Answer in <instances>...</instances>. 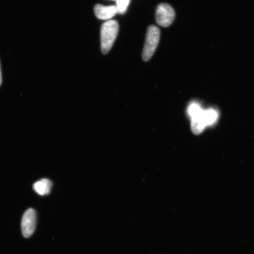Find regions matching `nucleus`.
<instances>
[{
	"label": "nucleus",
	"instance_id": "obj_1",
	"mask_svg": "<svg viewBox=\"0 0 254 254\" xmlns=\"http://www.w3.org/2000/svg\"><path fill=\"white\" fill-rule=\"evenodd\" d=\"M119 30V23L116 20H109L103 24L101 28V47L104 55L109 53L112 48Z\"/></svg>",
	"mask_w": 254,
	"mask_h": 254
},
{
	"label": "nucleus",
	"instance_id": "obj_2",
	"mask_svg": "<svg viewBox=\"0 0 254 254\" xmlns=\"http://www.w3.org/2000/svg\"><path fill=\"white\" fill-rule=\"evenodd\" d=\"M189 116L191 120L192 131L195 134H201L206 127L205 110L197 103L193 102L188 108Z\"/></svg>",
	"mask_w": 254,
	"mask_h": 254
},
{
	"label": "nucleus",
	"instance_id": "obj_3",
	"mask_svg": "<svg viewBox=\"0 0 254 254\" xmlns=\"http://www.w3.org/2000/svg\"><path fill=\"white\" fill-rule=\"evenodd\" d=\"M160 39V31L155 25L149 27L146 35L145 43L142 52V59L148 62L156 50Z\"/></svg>",
	"mask_w": 254,
	"mask_h": 254
},
{
	"label": "nucleus",
	"instance_id": "obj_4",
	"mask_svg": "<svg viewBox=\"0 0 254 254\" xmlns=\"http://www.w3.org/2000/svg\"><path fill=\"white\" fill-rule=\"evenodd\" d=\"M176 13L174 9L169 4L163 3L157 7L156 21L162 27H167L173 23Z\"/></svg>",
	"mask_w": 254,
	"mask_h": 254
},
{
	"label": "nucleus",
	"instance_id": "obj_5",
	"mask_svg": "<svg viewBox=\"0 0 254 254\" xmlns=\"http://www.w3.org/2000/svg\"><path fill=\"white\" fill-rule=\"evenodd\" d=\"M37 214L33 208L25 211L21 222L22 233L25 238H29L34 233L36 227Z\"/></svg>",
	"mask_w": 254,
	"mask_h": 254
},
{
	"label": "nucleus",
	"instance_id": "obj_6",
	"mask_svg": "<svg viewBox=\"0 0 254 254\" xmlns=\"http://www.w3.org/2000/svg\"><path fill=\"white\" fill-rule=\"evenodd\" d=\"M94 12L98 18L103 20H110L119 13L116 5L104 6L101 4L95 6Z\"/></svg>",
	"mask_w": 254,
	"mask_h": 254
},
{
	"label": "nucleus",
	"instance_id": "obj_7",
	"mask_svg": "<svg viewBox=\"0 0 254 254\" xmlns=\"http://www.w3.org/2000/svg\"><path fill=\"white\" fill-rule=\"evenodd\" d=\"M52 187V183L48 179H42L35 183L33 189L38 194L46 195L49 194Z\"/></svg>",
	"mask_w": 254,
	"mask_h": 254
},
{
	"label": "nucleus",
	"instance_id": "obj_8",
	"mask_svg": "<svg viewBox=\"0 0 254 254\" xmlns=\"http://www.w3.org/2000/svg\"><path fill=\"white\" fill-rule=\"evenodd\" d=\"M117 7L118 9L119 13L125 14L128 8L130 0H116Z\"/></svg>",
	"mask_w": 254,
	"mask_h": 254
},
{
	"label": "nucleus",
	"instance_id": "obj_9",
	"mask_svg": "<svg viewBox=\"0 0 254 254\" xmlns=\"http://www.w3.org/2000/svg\"><path fill=\"white\" fill-rule=\"evenodd\" d=\"M2 84V76H1V65H0V86Z\"/></svg>",
	"mask_w": 254,
	"mask_h": 254
},
{
	"label": "nucleus",
	"instance_id": "obj_10",
	"mask_svg": "<svg viewBox=\"0 0 254 254\" xmlns=\"http://www.w3.org/2000/svg\"><path fill=\"white\" fill-rule=\"evenodd\" d=\"M113 1H116V0H113Z\"/></svg>",
	"mask_w": 254,
	"mask_h": 254
}]
</instances>
